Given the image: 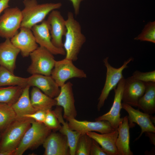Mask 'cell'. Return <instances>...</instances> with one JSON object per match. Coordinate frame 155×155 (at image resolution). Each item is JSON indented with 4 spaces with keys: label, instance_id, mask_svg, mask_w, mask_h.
Returning <instances> with one entry per match:
<instances>
[{
    "label": "cell",
    "instance_id": "14",
    "mask_svg": "<svg viewBox=\"0 0 155 155\" xmlns=\"http://www.w3.org/2000/svg\"><path fill=\"white\" fill-rule=\"evenodd\" d=\"M31 30L36 42L40 46L45 48L53 55H65L63 48H57L52 43L46 20H44L40 24L34 25Z\"/></svg>",
    "mask_w": 155,
    "mask_h": 155
},
{
    "label": "cell",
    "instance_id": "16",
    "mask_svg": "<svg viewBox=\"0 0 155 155\" xmlns=\"http://www.w3.org/2000/svg\"><path fill=\"white\" fill-rule=\"evenodd\" d=\"M122 108L127 112L130 127L133 123L138 125L141 129V132L136 140H138L145 132L155 133V127L150 119V115L135 109L133 106L124 102L122 103Z\"/></svg>",
    "mask_w": 155,
    "mask_h": 155
},
{
    "label": "cell",
    "instance_id": "10",
    "mask_svg": "<svg viewBox=\"0 0 155 155\" xmlns=\"http://www.w3.org/2000/svg\"><path fill=\"white\" fill-rule=\"evenodd\" d=\"M46 21L52 43L57 48H63V37L66 32L65 20L61 12L55 9L49 13Z\"/></svg>",
    "mask_w": 155,
    "mask_h": 155
},
{
    "label": "cell",
    "instance_id": "12",
    "mask_svg": "<svg viewBox=\"0 0 155 155\" xmlns=\"http://www.w3.org/2000/svg\"><path fill=\"white\" fill-rule=\"evenodd\" d=\"M20 31L11 38L12 44L20 51L23 57H27L38 46L31 29L21 27Z\"/></svg>",
    "mask_w": 155,
    "mask_h": 155
},
{
    "label": "cell",
    "instance_id": "1",
    "mask_svg": "<svg viewBox=\"0 0 155 155\" xmlns=\"http://www.w3.org/2000/svg\"><path fill=\"white\" fill-rule=\"evenodd\" d=\"M34 120L25 117H17L1 133L0 155H14L25 132Z\"/></svg>",
    "mask_w": 155,
    "mask_h": 155
},
{
    "label": "cell",
    "instance_id": "8",
    "mask_svg": "<svg viewBox=\"0 0 155 155\" xmlns=\"http://www.w3.org/2000/svg\"><path fill=\"white\" fill-rule=\"evenodd\" d=\"M22 19L21 10L18 7H9L0 17V37L11 39L18 32Z\"/></svg>",
    "mask_w": 155,
    "mask_h": 155
},
{
    "label": "cell",
    "instance_id": "5",
    "mask_svg": "<svg viewBox=\"0 0 155 155\" xmlns=\"http://www.w3.org/2000/svg\"><path fill=\"white\" fill-rule=\"evenodd\" d=\"M108 57L104 58L103 61L106 68V80L104 86L98 98L97 106L98 111L104 106L105 100L107 99L110 92L115 88L121 80L124 77L123 72L128 67L127 65L133 61V58L130 57L125 61L123 65L118 68L112 66L108 62Z\"/></svg>",
    "mask_w": 155,
    "mask_h": 155
},
{
    "label": "cell",
    "instance_id": "38",
    "mask_svg": "<svg viewBox=\"0 0 155 155\" xmlns=\"http://www.w3.org/2000/svg\"><path fill=\"white\" fill-rule=\"evenodd\" d=\"M1 133L0 132V137L1 136Z\"/></svg>",
    "mask_w": 155,
    "mask_h": 155
},
{
    "label": "cell",
    "instance_id": "9",
    "mask_svg": "<svg viewBox=\"0 0 155 155\" xmlns=\"http://www.w3.org/2000/svg\"><path fill=\"white\" fill-rule=\"evenodd\" d=\"M125 79L123 77L118 83L116 88L114 89L115 96L113 105L108 112L95 119V121H106L114 129H117L123 118H121L122 95Z\"/></svg>",
    "mask_w": 155,
    "mask_h": 155
},
{
    "label": "cell",
    "instance_id": "33",
    "mask_svg": "<svg viewBox=\"0 0 155 155\" xmlns=\"http://www.w3.org/2000/svg\"><path fill=\"white\" fill-rule=\"evenodd\" d=\"M46 113V112L44 111L37 110L33 113L24 115L23 117L30 118L38 122L43 123Z\"/></svg>",
    "mask_w": 155,
    "mask_h": 155
},
{
    "label": "cell",
    "instance_id": "11",
    "mask_svg": "<svg viewBox=\"0 0 155 155\" xmlns=\"http://www.w3.org/2000/svg\"><path fill=\"white\" fill-rule=\"evenodd\" d=\"M72 86L73 84L70 82H66L60 87L59 94L54 98L56 102V106L63 108V117L67 120L75 118L77 115Z\"/></svg>",
    "mask_w": 155,
    "mask_h": 155
},
{
    "label": "cell",
    "instance_id": "21",
    "mask_svg": "<svg viewBox=\"0 0 155 155\" xmlns=\"http://www.w3.org/2000/svg\"><path fill=\"white\" fill-rule=\"evenodd\" d=\"M62 108L57 106L55 109L52 110L61 126L59 132L65 135L67 139L70 150V154L75 155V149L78 140L82 133L72 130L69 126L67 122H65L62 115Z\"/></svg>",
    "mask_w": 155,
    "mask_h": 155
},
{
    "label": "cell",
    "instance_id": "34",
    "mask_svg": "<svg viewBox=\"0 0 155 155\" xmlns=\"http://www.w3.org/2000/svg\"><path fill=\"white\" fill-rule=\"evenodd\" d=\"M90 155H107L99 144L95 140L92 139L91 148Z\"/></svg>",
    "mask_w": 155,
    "mask_h": 155
},
{
    "label": "cell",
    "instance_id": "4",
    "mask_svg": "<svg viewBox=\"0 0 155 155\" xmlns=\"http://www.w3.org/2000/svg\"><path fill=\"white\" fill-rule=\"evenodd\" d=\"M51 130L42 123L34 121L25 132L14 155H22L28 150H34L42 145Z\"/></svg>",
    "mask_w": 155,
    "mask_h": 155
},
{
    "label": "cell",
    "instance_id": "26",
    "mask_svg": "<svg viewBox=\"0 0 155 155\" xmlns=\"http://www.w3.org/2000/svg\"><path fill=\"white\" fill-rule=\"evenodd\" d=\"M26 86L0 87V103H5L11 106L18 100Z\"/></svg>",
    "mask_w": 155,
    "mask_h": 155
},
{
    "label": "cell",
    "instance_id": "18",
    "mask_svg": "<svg viewBox=\"0 0 155 155\" xmlns=\"http://www.w3.org/2000/svg\"><path fill=\"white\" fill-rule=\"evenodd\" d=\"M27 85L35 87L49 97L54 98L60 91V87L51 75H32L27 78Z\"/></svg>",
    "mask_w": 155,
    "mask_h": 155
},
{
    "label": "cell",
    "instance_id": "29",
    "mask_svg": "<svg viewBox=\"0 0 155 155\" xmlns=\"http://www.w3.org/2000/svg\"><path fill=\"white\" fill-rule=\"evenodd\" d=\"M92 139L86 133L80 136L75 149L76 155H90Z\"/></svg>",
    "mask_w": 155,
    "mask_h": 155
},
{
    "label": "cell",
    "instance_id": "13",
    "mask_svg": "<svg viewBox=\"0 0 155 155\" xmlns=\"http://www.w3.org/2000/svg\"><path fill=\"white\" fill-rule=\"evenodd\" d=\"M42 145L44 155H70L67 138L60 132H51Z\"/></svg>",
    "mask_w": 155,
    "mask_h": 155
},
{
    "label": "cell",
    "instance_id": "28",
    "mask_svg": "<svg viewBox=\"0 0 155 155\" xmlns=\"http://www.w3.org/2000/svg\"><path fill=\"white\" fill-rule=\"evenodd\" d=\"M16 117L11 106L0 103V132L2 133Z\"/></svg>",
    "mask_w": 155,
    "mask_h": 155
},
{
    "label": "cell",
    "instance_id": "17",
    "mask_svg": "<svg viewBox=\"0 0 155 155\" xmlns=\"http://www.w3.org/2000/svg\"><path fill=\"white\" fill-rule=\"evenodd\" d=\"M69 126L72 130L82 134L90 131H96L101 133L111 132L115 130L107 121L102 120L90 121H80L73 118L67 120Z\"/></svg>",
    "mask_w": 155,
    "mask_h": 155
},
{
    "label": "cell",
    "instance_id": "36",
    "mask_svg": "<svg viewBox=\"0 0 155 155\" xmlns=\"http://www.w3.org/2000/svg\"><path fill=\"white\" fill-rule=\"evenodd\" d=\"M9 1L10 0H0V15L1 13L5 9L9 7Z\"/></svg>",
    "mask_w": 155,
    "mask_h": 155
},
{
    "label": "cell",
    "instance_id": "6",
    "mask_svg": "<svg viewBox=\"0 0 155 155\" xmlns=\"http://www.w3.org/2000/svg\"><path fill=\"white\" fill-rule=\"evenodd\" d=\"M29 56L31 63L27 70L29 73L51 75L56 61L53 54L45 48L40 46Z\"/></svg>",
    "mask_w": 155,
    "mask_h": 155
},
{
    "label": "cell",
    "instance_id": "2",
    "mask_svg": "<svg viewBox=\"0 0 155 155\" xmlns=\"http://www.w3.org/2000/svg\"><path fill=\"white\" fill-rule=\"evenodd\" d=\"M65 24L66 32L65 42L63 43L65 58L73 62L78 59L80 50L86 41V38L82 32L80 24L75 19L71 12L68 13Z\"/></svg>",
    "mask_w": 155,
    "mask_h": 155
},
{
    "label": "cell",
    "instance_id": "20",
    "mask_svg": "<svg viewBox=\"0 0 155 155\" xmlns=\"http://www.w3.org/2000/svg\"><path fill=\"white\" fill-rule=\"evenodd\" d=\"M86 134L101 146L107 155H119L116 145L118 134L117 129L106 133L99 134L90 131Z\"/></svg>",
    "mask_w": 155,
    "mask_h": 155
},
{
    "label": "cell",
    "instance_id": "25",
    "mask_svg": "<svg viewBox=\"0 0 155 155\" xmlns=\"http://www.w3.org/2000/svg\"><path fill=\"white\" fill-rule=\"evenodd\" d=\"M30 87L27 85L26 86L18 100L11 106L17 117H23L37 111L31 103L29 93Z\"/></svg>",
    "mask_w": 155,
    "mask_h": 155
},
{
    "label": "cell",
    "instance_id": "22",
    "mask_svg": "<svg viewBox=\"0 0 155 155\" xmlns=\"http://www.w3.org/2000/svg\"><path fill=\"white\" fill-rule=\"evenodd\" d=\"M129 128L127 116L123 117L117 128L118 134L116 142L119 155H133L129 146Z\"/></svg>",
    "mask_w": 155,
    "mask_h": 155
},
{
    "label": "cell",
    "instance_id": "30",
    "mask_svg": "<svg viewBox=\"0 0 155 155\" xmlns=\"http://www.w3.org/2000/svg\"><path fill=\"white\" fill-rule=\"evenodd\" d=\"M135 39L155 43V22H150L146 25L142 32Z\"/></svg>",
    "mask_w": 155,
    "mask_h": 155
},
{
    "label": "cell",
    "instance_id": "15",
    "mask_svg": "<svg viewBox=\"0 0 155 155\" xmlns=\"http://www.w3.org/2000/svg\"><path fill=\"white\" fill-rule=\"evenodd\" d=\"M146 83L134 79L131 76L125 79L122 101L130 106L137 107L138 101L146 90Z\"/></svg>",
    "mask_w": 155,
    "mask_h": 155
},
{
    "label": "cell",
    "instance_id": "24",
    "mask_svg": "<svg viewBox=\"0 0 155 155\" xmlns=\"http://www.w3.org/2000/svg\"><path fill=\"white\" fill-rule=\"evenodd\" d=\"M145 83V92L139 100L137 107L143 112L152 115L155 113V82Z\"/></svg>",
    "mask_w": 155,
    "mask_h": 155
},
{
    "label": "cell",
    "instance_id": "23",
    "mask_svg": "<svg viewBox=\"0 0 155 155\" xmlns=\"http://www.w3.org/2000/svg\"><path fill=\"white\" fill-rule=\"evenodd\" d=\"M30 97L32 106L36 110L46 112L56 106L54 98L47 96L35 87H33L32 89Z\"/></svg>",
    "mask_w": 155,
    "mask_h": 155
},
{
    "label": "cell",
    "instance_id": "32",
    "mask_svg": "<svg viewBox=\"0 0 155 155\" xmlns=\"http://www.w3.org/2000/svg\"><path fill=\"white\" fill-rule=\"evenodd\" d=\"M131 76L135 80L144 82H155V70L145 72L136 70Z\"/></svg>",
    "mask_w": 155,
    "mask_h": 155
},
{
    "label": "cell",
    "instance_id": "35",
    "mask_svg": "<svg viewBox=\"0 0 155 155\" xmlns=\"http://www.w3.org/2000/svg\"><path fill=\"white\" fill-rule=\"evenodd\" d=\"M72 3L76 16H78L80 12V5L81 2L85 0H69Z\"/></svg>",
    "mask_w": 155,
    "mask_h": 155
},
{
    "label": "cell",
    "instance_id": "37",
    "mask_svg": "<svg viewBox=\"0 0 155 155\" xmlns=\"http://www.w3.org/2000/svg\"><path fill=\"white\" fill-rule=\"evenodd\" d=\"M146 135L148 137L151 144L155 145V133L150 132H145Z\"/></svg>",
    "mask_w": 155,
    "mask_h": 155
},
{
    "label": "cell",
    "instance_id": "31",
    "mask_svg": "<svg viewBox=\"0 0 155 155\" xmlns=\"http://www.w3.org/2000/svg\"><path fill=\"white\" fill-rule=\"evenodd\" d=\"M43 123L49 128L53 131H59L61 126V124L52 110L46 111Z\"/></svg>",
    "mask_w": 155,
    "mask_h": 155
},
{
    "label": "cell",
    "instance_id": "3",
    "mask_svg": "<svg viewBox=\"0 0 155 155\" xmlns=\"http://www.w3.org/2000/svg\"><path fill=\"white\" fill-rule=\"evenodd\" d=\"M23 2L24 8L21 10L22 19L21 27L31 29L44 20L52 11L60 8L62 5L61 3L39 4L36 0H24Z\"/></svg>",
    "mask_w": 155,
    "mask_h": 155
},
{
    "label": "cell",
    "instance_id": "19",
    "mask_svg": "<svg viewBox=\"0 0 155 155\" xmlns=\"http://www.w3.org/2000/svg\"><path fill=\"white\" fill-rule=\"evenodd\" d=\"M20 52V50L12 44L10 39H6L0 43V66L13 73L16 58Z\"/></svg>",
    "mask_w": 155,
    "mask_h": 155
},
{
    "label": "cell",
    "instance_id": "7",
    "mask_svg": "<svg viewBox=\"0 0 155 155\" xmlns=\"http://www.w3.org/2000/svg\"><path fill=\"white\" fill-rule=\"evenodd\" d=\"M73 62L72 60L66 58L55 61L51 75L60 87L70 79L87 77L84 71L77 67Z\"/></svg>",
    "mask_w": 155,
    "mask_h": 155
},
{
    "label": "cell",
    "instance_id": "27",
    "mask_svg": "<svg viewBox=\"0 0 155 155\" xmlns=\"http://www.w3.org/2000/svg\"><path fill=\"white\" fill-rule=\"evenodd\" d=\"M27 80V78L16 76L7 69L0 66V87L26 86Z\"/></svg>",
    "mask_w": 155,
    "mask_h": 155
}]
</instances>
